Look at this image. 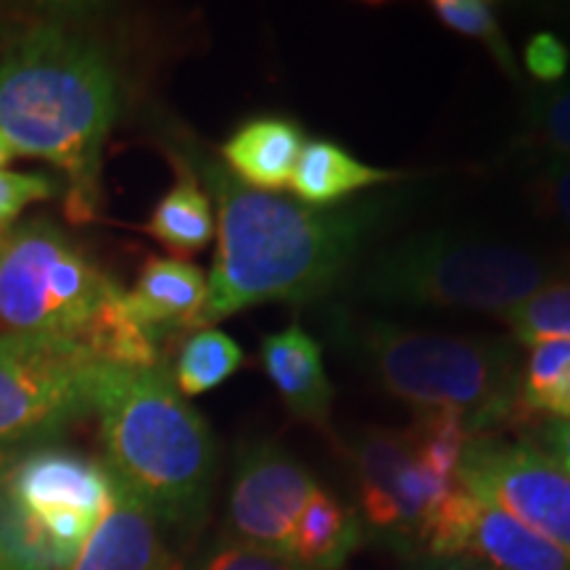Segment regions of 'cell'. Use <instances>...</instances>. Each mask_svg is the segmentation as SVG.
<instances>
[{"mask_svg":"<svg viewBox=\"0 0 570 570\" xmlns=\"http://www.w3.org/2000/svg\"><path fill=\"white\" fill-rule=\"evenodd\" d=\"M523 61L525 69H529L539 82L554 85L566 77L570 51L558 35L537 32L533 38H529V42H525Z\"/></svg>","mask_w":570,"mask_h":570,"instance_id":"28","label":"cell"},{"mask_svg":"<svg viewBox=\"0 0 570 570\" xmlns=\"http://www.w3.org/2000/svg\"><path fill=\"white\" fill-rule=\"evenodd\" d=\"M304 146L302 125L277 114H262L233 130L219 154L235 180L254 190L277 194L291 185Z\"/></svg>","mask_w":570,"mask_h":570,"instance_id":"15","label":"cell"},{"mask_svg":"<svg viewBox=\"0 0 570 570\" xmlns=\"http://www.w3.org/2000/svg\"><path fill=\"white\" fill-rule=\"evenodd\" d=\"M336 331L377 383L415 412H454L473 436L529 415L510 341L410 331L383 320H338Z\"/></svg>","mask_w":570,"mask_h":570,"instance_id":"5","label":"cell"},{"mask_svg":"<svg viewBox=\"0 0 570 570\" xmlns=\"http://www.w3.org/2000/svg\"><path fill=\"white\" fill-rule=\"evenodd\" d=\"M67 570H185L167 533L132 494L114 483V502Z\"/></svg>","mask_w":570,"mask_h":570,"instance_id":"13","label":"cell"},{"mask_svg":"<svg viewBox=\"0 0 570 570\" xmlns=\"http://www.w3.org/2000/svg\"><path fill=\"white\" fill-rule=\"evenodd\" d=\"M11 38H13V35H11L9 21H6L3 17H0V46H6V42H9Z\"/></svg>","mask_w":570,"mask_h":570,"instance_id":"34","label":"cell"},{"mask_svg":"<svg viewBox=\"0 0 570 570\" xmlns=\"http://www.w3.org/2000/svg\"><path fill=\"white\" fill-rule=\"evenodd\" d=\"M188 570V568H185ZM190 570H312L281 552L254 550V547L233 544L219 539L206 550Z\"/></svg>","mask_w":570,"mask_h":570,"instance_id":"25","label":"cell"},{"mask_svg":"<svg viewBox=\"0 0 570 570\" xmlns=\"http://www.w3.org/2000/svg\"><path fill=\"white\" fill-rule=\"evenodd\" d=\"M502 320L525 346L554 338L570 341V285L550 283L539 294L510 309L508 315H502Z\"/></svg>","mask_w":570,"mask_h":570,"instance_id":"22","label":"cell"},{"mask_svg":"<svg viewBox=\"0 0 570 570\" xmlns=\"http://www.w3.org/2000/svg\"><path fill=\"white\" fill-rule=\"evenodd\" d=\"M196 177L217 202V256L194 327L267 302L309 304L348 283L370 233L386 217V198L309 206L254 190L223 161L196 156Z\"/></svg>","mask_w":570,"mask_h":570,"instance_id":"1","label":"cell"},{"mask_svg":"<svg viewBox=\"0 0 570 570\" xmlns=\"http://www.w3.org/2000/svg\"><path fill=\"white\" fill-rule=\"evenodd\" d=\"M0 570H27V568H21L19 562L13 560L9 552H3V550H0Z\"/></svg>","mask_w":570,"mask_h":570,"instance_id":"33","label":"cell"},{"mask_svg":"<svg viewBox=\"0 0 570 570\" xmlns=\"http://www.w3.org/2000/svg\"><path fill=\"white\" fill-rule=\"evenodd\" d=\"M525 125V142L558 159H570V82L533 98Z\"/></svg>","mask_w":570,"mask_h":570,"instance_id":"24","label":"cell"},{"mask_svg":"<svg viewBox=\"0 0 570 570\" xmlns=\"http://www.w3.org/2000/svg\"><path fill=\"white\" fill-rule=\"evenodd\" d=\"M431 9L449 30L465 35L470 40H479L494 56L499 67L508 71L512 80H518L515 56H512L508 40H504L494 6L487 3V0H433Z\"/></svg>","mask_w":570,"mask_h":570,"instance_id":"23","label":"cell"},{"mask_svg":"<svg viewBox=\"0 0 570 570\" xmlns=\"http://www.w3.org/2000/svg\"><path fill=\"white\" fill-rule=\"evenodd\" d=\"M119 114V77L90 35L40 21L0 53V130L21 156H38L67 180V214L90 223L101 204L104 146Z\"/></svg>","mask_w":570,"mask_h":570,"instance_id":"2","label":"cell"},{"mask_svg":"<svg viewBox=\"0 0 570 570\" xmlns=\"http://www.w3.org/2000/svg\"><path fill=\"white\" fill-rule=\"evenodd\" d=\"M396 177L391 169H377L360 161L338 142L317 138L306 140L288 188L298 196V202L309 206H338L344 198Z\"/></svg>","mask_w":570,"mask_h":570,"instance_id":"18","label":"cell"},{"mask_svg":"<svg viewBox=\"0 0 570 570\" xmlns=\"http://www.w3.org/2000/svg\"><path fill=\"white\" fill-rule=\"evenodd\" d=\"M362 544V520L325 489H315L291 531L288 558L312 570H338Z\"/></svg>","mask_w":570,"mask_h":570,"instance_id":"17","label":"cell"},{"mask_svg":"<svg viewBox=\"0 0 570 570\" xmlns=\"http://www.w3.org/2000/svg\"><path fill=\"white\" fill-rule=\"evenodd\" d=\"M177 183L156 204L146 230L167 252L190 256L204 252L217 235V219L212 212V196L206 194L196 169L183 156H175Z\"/></svg>","mask_w":570,"mask_h":570,"instance_id":"19","label":"cell"},{"mask_svg":"<svg viewBox=\"0 0 570 570\" xmlns=\"http://www.w3.org/2000/svg\"><path fill=\"white\" fill-rule=\"evenodd\" d=\"M458 481L510 512L570 560V473L525 441L473 436L462 452Z\"/></svg>","mask_w":570,"mask_h":570,"instance_id":"10","label":"cell"},{"mask_svg":"<svg viewBox=\"0 0 570 570\" xmlns=\"http://www.w3.org/2000/svg\"><path fill=\"white\" fill-rule=\"evenodd\" d=\"M423 552L431 558H473L494 570H570V560L558 547L462 483L433 512Z\"/></svg>","mask_w":570,"mask_h":570,"instance_id":"12","label":"cell"},{"mask_svg":"<svg viewBox=\"0 0 570 570\" xmlns=\"http://www.w3.org/2000/svg\"><path fill=\"white\" fill-rule=\"evenodd\" d=\"M262 367L291 415L302 423L325 428L331 420L333 386L323 365V348L302 325L262 338Z\"/></svg>","mask_w":570,"mask_h":570,"instance_id":"14","label":"cell"},{"mask_svg":"<svg viewBox=\"0 0 570 570\" xmlns=\"http://www.w3.org/2000/svg\"><path fill=\"white\" fill-rule=\"evenodd\" d=\"M240 365H244V348L217 327H202L180 346L173 381L183 396H198L223 386L227 377L238 373Z\"/></svg>","mask_w":570,"mask_h":570,"instance_id":"20","label":"cell"},{"mask_svg":"<svg viewBox=\"0 0 570 570\" xmlns=\"http://www.w3.org/2000/svg\"><path fill=\"white\" fill-rule=\"evenodd\" d=\"M109 362L75 341L0 333V446H35L92 415Z\"/></svg>","mask_w":570,"mask_h":570,"instance_id":"8","label":"cell"},{"mask_svg":"<svg viewBox=\"0 0 570 570\" xmlns=\"http://www.w3.org/2000/svg\"><path fill=\"white\" fill-rule=\"evenodd\" d=\"M0 325L88 346L111 365H159V338L132 323L125 291L51 219L9 227L0 246Z\"/></svg>","mask_w":570,"mask_h":570,"instance_id":"4","label":"cell"},{"mask_svg":"<svg viewBox=\"0 0 570 570\" xmlns=\"http://www.w3.org/2000/svg\"><path fill=\"white\" fill-rule=\"evenodd\" d=\"M17 156H19V154H17V148L11 146V140L6 138L3 130H0V169L9 167V164H11L13 159H17Z\"/></svg>","mask_w":570,"mask_h":570,"instance_id":"32","label":"cell"},{"mask_svg":"<svg viewBox=\"0 0 570 570\" xmlns=\"http://www.w3.org/2000/svg\"><path fill=\"white\" fill-rule=\"evenodd\" d=\"M531 188L541 209L570 230V159L547 156L533 175Z\"/></svg>","mask_w":570,"mask_h":570,"instance_id":"27","label":"cell"},{"mask_svg":"<svg viewBox=\"0 0 570 570\" xmlns=\"http://www.w3.org/2000/svg\"><path fill=\"white\" fill-rule=\"evenodd\" d=\"M537 441L541 452L550 454L560 468L570 473V420H547L537 428Z\"/></svg>","mask_w":570,"mask_h":570,"instance_id":"29","label":"cell"},{"mask_svg":"<svg viewBox=\"0 0 570 570\" xmlns=\"http://www.w3.org/2000/svg\"><path fill=\"white\" fill-rule=\"evenodd\" d=\"M59 183L40 173H11L0 169V230L11 227L27 206L56 196Z\"/></svg>","mask_w":570,"mask_h":570,"instance_id":"26","label":"cell"},{"mask_svg":"<svg viewBox=\"0 0 570 570\" xmlns=\"http://www.w3.org/2000/svg\"><path fill=\"white\" fill-rule=\"evenodd\" d=\"M206 298V275L175 256H148L132 291H125L127 315L154 338L194 327Z\"/></svg>","mask_w":570,"mask_h":570,"instance_id":"16","label":"cell"},{"mask_svg":"<svg viewBox=\"0 0 570 570\" xmlns=\"http://www.w3.org/2000/svg\"><path fill=\"white\" fill-rule=\"evenodd\" d=\"M552 275L550 262L529 248L473 233L431 230L373 254L348 285L370 302L508 315L547 288Z\"/></svg>","mask_w":570,"mask_h":570,"instance_id":"6","label":"cell"},{"mask_svg":"<svg viewBox=\"0 0 570 570\" xmlns=\"http://www.w3.org/2000/svg\"><path fill=\"white\" fill-rule=\"evenodd\" d=\"M520 399L529 415L570 420V341H539L523 370Z\"/></svg>","mask_w":570,"mask_h":570,"instance_id":"21","label":"cell"},{"mask_svg":"<svg viewBox=\"0 0 570 570\" xmlns=\"http://www.w3.org/2000/svg\"><path fill=\"white\" fill-rule=\"evenodd\" d=\"M114 502L101 462L30 446L0 483V550L27 570H67Z\"/></svg>","mask_w":570,"mask_h":570,"instance_id":"7","label":"cell"},{"mask_svg":"<svg viewBox=\"0 0 570 570\" xmlns=\"http://www.w3.org/2000/svg\"><path fill=\"white\" fill-rule=\"evenodd\" d=\"M417 570H494L473 558H431Z\"/></svg>","mask_w":570,"mask_h":570,"instance_id":"30","label":"cell"},{"mask_svg":"<svg viewBox=\"0 0 570 570\" xmlns=\"http://www.w3.org/2000/svg\"><path fill=\"white\" fill-rule=\"evenodd\" d=\"M6 233H9V227H6V230H0V246H3V238H6Z\"/></svg>","mask_w":570,"mask_h":570,"instance_id":"35","label":"cell"},{"mask_svg":"<svg viewBox=\"0 0 570 570\" xmlns=\"http://www.w3.org/2000/svg\"><path fill=\"white\" fill-rule=\"evenodd\" d=\"M92 415L104 468L156 518L164 533L188 539L209 515L217 446L206 420L161 365H106Z\"/></svg>","mask_w":570,"mask_h":570,"instance_id":"3","label":"cell"},{"mask_svg":"<svg viewBox=\"0 0 570 570\" xmlns=\"http://www.w3.org/2000/svg\"><path fill=\"white\" fill-rule=\"evenodd\" d=\"M352 462L365 523L396 552L423 550L428 523L460 481L423 465L410 431L367 428L352 444Z\"/></svg>","mask_w":570,"mask_h":570,"instance_id":"9","label":"cell"},{"mask_svg":"<svg viewBox=\"0 0 570 570\" xmlns=\"http://www.w3.org/2000/svg\"><path fill=\"white\" fill-rule=\"evenodd\" d=\"M315 489L309 470L283 446L256 441L240 452L235 465L223 539L288 554L291 531Z\"/></svg>","mask_w":570,"mask_h":570,"instance_id":"11","label":"cell"},{"mask_svg":"<svg viewBox=\"0 0 570 570\" xmlns=\"http://www.w3.org/2000/svg\"><path fill=\"white\" fill-rule=\"evenodd\" d=\"M27 449L30 446H0V483L6 481V475H9L13 462H17L21 454L27 452Z\"/></svg>","mask_w":570,"mask_h":570,"instance_id":"31","label":"cell"}]
</instances>
